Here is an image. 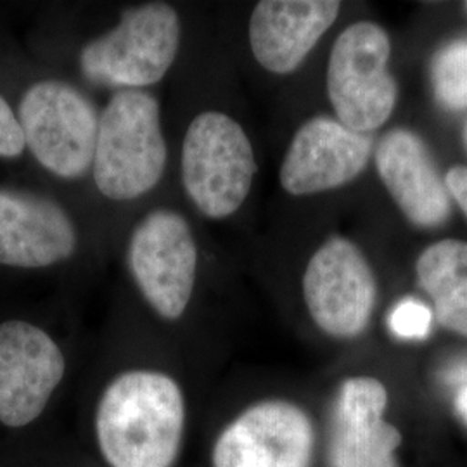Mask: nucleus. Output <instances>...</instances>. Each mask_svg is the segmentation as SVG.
<instances>
[{"instance_id": "0eeeda50", "label": "nucleus", "mask_w": 467, "mask_h": 467, "mask_svg": "<svg viewBox=\"0 0 467 467\" xmlns=\"http://www.w3.org/2000/svg\"><path fill=\"white\" fill-rule=\"evenodd\" d=\"M127 258L150 308L165 320L182 317L198 274V244L187 220L173 210L150 212L130 235Z\"/></svg>"}, {"instance_id": "f8f14e48", "label": "nucleus", "mask_w": 467, "mask_h": 467, "mask_svg": "<svg viewBox=\"0 0 467 467\" xmlns=\"http://www.w3.org/2000/svg\"><path fill=\"white\" fill-rule=\"evenodd\" d=\"M372 152L368 134L347 129L336 118L305 121L284 154L279 181L291 196H312L350 184Z\"/></svg>"}, {"instance_id": "9d476101", "label": "nucleus", "mask_w": 467, "mask_h": 467, "mask_svg": "<svg viewBox=\"0 0 467 467\" xmlns=\"http://www.w3.org/2000/svg\"><path fill=\"white\" fill-rule=\"evenodd\" d=\"M65 372V355L44 329L23 320L0 324V422L7 428L32 424Z\"/></svg>"}, {"instance_id": "20e7f679", "label": "nucleus", "mask_w": 467, "mask_h": 467, "mask_svg": "<svg viewBox=\"0 0 467 467\" xmlns=\"http://www.w3.org/2000/svg\"><path fill=\"white\" fill-rule=\"evenodd\" d=\"M181 165L187 196L213 220L231 217L243 206L256 175L250 137L220 111H204L191 121Z\"/></svg>"}, {"instance_id": "4be33fe9", "label": "nucleus", "mask_w": 467, "mask_h": 467, "mask_svg": "<svg viewBox=\"0 0 467 467\" xmlns=\"http://www.w3.org/2000/svg\"><path fill=\"white\" fill-rule=\"evenodd\" d=\"M462 139H464V146H466L467 150V121L466 125H464V132H462Z\"/></svg>"}, {"instance_id": "dca6fc26", "label": "nucleus", "mask_w": 467, "mask_h": 467, "mask_svg": "<svg viewBox=\"0 0 467 467\" xmlns=\"http://www.w3.org/2000/svg\"><path fill=\"white\" fill-rule=\"evenodd\" d=\"M416 274L438 324L467 337V241L443 239L428 246Z\"/></svg>"}, {"instance_id": "aec40b11", "label": "nucleus", "mask_w": 467, "mask_h": 467, "mask_svg": "<svg viewBox=\"0 0 467 467\" xmlns=\"http://www.w3.org/2000/svg\"><path fill=\"white\" fill-rule=\"evenodd\" d=\"M445 185L451 200L457 202L467 218V167H451L445 175Z\"/></svg>"}, {"instance_id": "f03ea898", "label": "nucleus", "mask_w": 467, "mask_h": 467, "mask_svg": "<svg viewBox=\"0 0 467 467\" xmlns=\"http://www.w3.org/2000/svg\"><path fill=\"white\" fill-rule=\"evenodd\" d=\"M160 104L146 90H118L99 118L92 175L108 200L132 201L152 191L167 167Z\"/></svg>"}, {"instance_id": "ddd939ff", "label": "nucleus", "mask_w": 467, "mask_h": 467, "mask_svg": "<svg viewBox=\"0 0 467 467\" xmlns=\"http://www.w3.org/2000/svg\"><path fill=\"white\" fill-rule=\"evenodd\" d=\"M77 246V227L56 201L0 187V265L49 267L71 258Z\"/></svg>"}, {"instance_id": "f257e3e1", "label": "nucleus", "mask_w": 467, "mask_h": 467, "mask_svg": "<svg viewBox=\"0 0 467 467\" xmlns=\"http://www.w3.org/2000/svg\"><path fill=\"white\" fill-rule=\"evenodd\" d=\"M187 407L167 372L132 368L100 393L94 433L108 467H175L184 445Z\"/></svg>"}, {"instance_id": "2eb2a0df", "label": "nucleus", "mask_w": 467, "mask_h": 467, "mask_svg": "<svg viewBox=\"0 0 467 467\" xmlns=\"http://www.w3.org/2000/svg\"><path fill=\"white\" fill-rule=\"evenodd\" d=\"M336 0H264L250 17V46L268 73L289 75L301 67L339 16Z\"/></svg>"}, {"instance_id": "9b49d317", "label": "nucleus", "mask_w": 467, "mask_h": 467, "mask_svg": "<svg viewBox=\"0 0 467 467\" xmlns=\"http://www.w3.org/2000/svg\"><path fill=\"white\" fill-rule=\"evenodd\" d=\"M389 395L381 379H345L334 401L327 441L329 467H400V430L386 419Z\"/></svg>"}, {"instance_id": "412c9836", "label": "nucleus", "mask_w": 467, "mask_h": 467, "mask_svg": "<svg viewBox=\"0 0 467 467\" xmlns=\"http://www.w3.org/2000/svg\"><path fill=\"white\" fill-rule=\"evenodd\" d=\"M453 405H455V412H457V416H459L461 420H462V422L467 426V381L462 384V388L459 389V393H457V397H455Z\"/></svg>"}, {"instance_id": "39448f33", "label": "nucleus", "mask_w": 467, "mask_h": 467, "mask_svg": "<svg viewBox=\"0 0 467 467\" xmlns=\"http://www.w3.org/2000/svg\"><path fill=\"white\" fill-rule=\"evenodd\" d=\"M391 42L372 21H357L334 42L327 96L336 119L358 134L381 129L395 111L399 88L389 73Z\"/></svg>"}, {"instance_id": "5701e85b", "label": "nucleus", "mask_w": 467, "mask_h": 467, "mask_svg": "<svg viewBox=\"0 0 467 467\" xmlns=\"http://www.w3.org/2000/svg\"><path fill=\"white\" fill-rule=\"evenodd\" d=\"M464 7H466V11H467V2H466V4H464Z\"/></svg>"}, {"instance_id": "4468645a", "label": "nucleus", "mask_w": 467, "mask_h": 467, "mask_svg": "<svg viewBox=\"0 0 467 467\" xmlns=\"http://www.w3.org/2000/svg\"><path fill=\"white\" fill-rule=\"evenodd\" d=\"M376 168L388 194L414 225L434 229L451 213V198L426 142L412 130L395 129L376 150Z\"/></svg>"}, {"instance_id": "6e6552de", "label": "nucleus", "mask_w": 467, "mask_h": 467, "mask_svg": "<svg viewBox=\"0 0 467 467\" xmlns=\"http://www.w3.org/2000/svg\"><path fill=\"white\" fill-rule=\"evenodd\" d=\"M303 300L322 333L351 339L368 329L378 283L366 254L347 237L324 241L303 274Z\"/></svg>"}, {"instance_id": "423d86ee", "label": "nucleus", "mask_w": 467, "mask_h": 467, "mask_svg": "<svg viewBox=\"0 0 467 467\" xmlns=\"http://www.w3.org/2000/svg\"><path fill=\"white\" fill-rule=\"evenodd\" d=\"M99 115L92 100L61 80L32 85L19 102L25 146L56 177L82 179L94 163Z\"/></svg>"}, {"instance_id": "1a4fd4ad", "label": "nucleus", "mask_w": 467, "mask_h": 467, "mask_svg": "<svg viewBox=\"0 0 467 467\" xmlns=\"http://www.w3.org/2000/svg\"><path fill=\"white\" fill-rule=\"evenodd\" d=\"M314 419L295 401L260 400L225 424L212 447V467H314Z\"/></svg>"}, {"instance_id": "a211bd4d", "label": "nucleus", "mask_w": 467, "mask_h": 467, "mask_svg": "<svg viewBox=\"0 0 467 467\" xmlns=\"http://www.w3.org/2000/svg\"><path fill=\"white\" fill-rule=\"evenodd\" d=\"M433 320V310L424 301L403 298L389 312L388 327L399 339L420 341L431 333Z\"/></svg>"}, {"instance_id": "7ed1b4c3", "label": "nucleus", "mask_w": 467, "mask_h": 467, "mask_svg": "<svg viewBox=\"0 0 467 467\" xmlns=\"http://www.w3.org/2000/svg\"><path fill=\"white\" fill-rule=\"evenodd\" d=\"M181 34L179 15L165 2L132 7L113 30L85 44L80 69L92 84L142 90L158 84L173 67Z\"/></svg>"}, {"instance_id": "f3484780", "label": "nucleus", "mask_w": 467, "mask_h": 467, "mask_svg": "<svg viewBox=\"0 0 467 467\" xmlns=\"http://www.w3.org/2000/svg\"><path fill=\"white\" fill-rule=\"evenodd\" d=\"M431 82L443 108L467 109V38H457L434 54Z\"/></svg>"}, {"instance_id": "6ab92c4d", "label": "nucleus", "mask_w": 467, "mask_h": 467, "mask_svg": "<svg viewBox=\"0 0 467 467\" xmlns=\"http://www.w3.org/2000/svg\"><path fill=\"white\" fill-rule=\"evenodd\" d=\"M25 148L19 119L7 100L0 96V158H17Z\"/></svg>"}]
</instances>
